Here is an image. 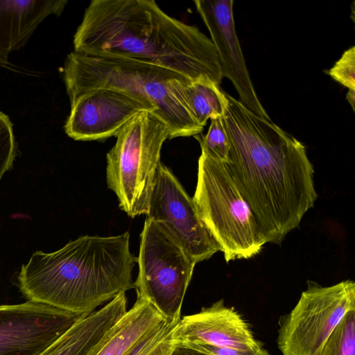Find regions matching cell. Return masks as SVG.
<instances>
[{
	"instance_id": "cell-1",
	"label": "cell",
	"mask_w": 355,
	"mask_h": 355,
	"mask_svg": "<svg viewBox=\"0 0 355 355\" xmlns=\"http://www.w3.org/2000/svg\"><path fill=\"white\" fill-rule=\"evenodd\" d=\"M225 96L222 121L230 143L225 164L266 243L280 244L318 198L313 166L295 137Z\"/></svg>"
},
{
	"instance_id": "cell-2",
	"label": "cell",
	"mask_w": 355,
	"mask_h": 355,
	"mask_svg": "<svg viewBox=\"0 0 355 355\" xmlns=\"http://www.w3.org/2000/svg\"><path fill=\"white\" fill-rule=\"evenodd\" d=\"M74 51L131 58L192 81L223 78L216 49L198 28L167 15L153 0H93L73 36Z\"/></svg>"
},
{
	"instance_id": "cell-3",
	"label": "cell",
	"mask_w": 355,
	"mask_h": 355,
	"mask_svg": "<svg viewBox=\"0 0 355 355\" xmlns=\"http://www.w3.org/2000/svg\"><path fill=\"white\" fill-rule=\"evenodd\" d=\"M135 262L128 232L105 237L83 236L55 252H34L21 268L18 286L29 301L87 315L135 288Z\"/></svg>"
},
{
	"instance_id": "cell-4",
	"label": "cell",
	"mask_w": 355,
	"mask_h": 355,
	"mask_svg": "<svg viewBox=\"0 0 355 355\" xmlns=\"http://www.w3.org/2000/svg\"><path fill=\"white\" fill-rule=\"evenodd\" d=\"M63 78L69 101L98 88L132 94L162 119L169 139L195 136L203 127L186 107L181 87L192 80L171 69L138 60L97 56L73 51L65 60Z\"/></svg>"
},
{
	"instance_id": "cell-5",
	"label": "cell",
	"mask_w": 355,
	"mask_h": 355,
	"mask_svg": "<svg viewBox=\"0 0 355 355\" xmlns=\"http://www.w3.org/2000/svg\"><path fill=\"white\" fill-rule=\"evenodd\" d=\"M192 199L227 263L252 258L262 250L264 236L225 163L201 153Z\"/></svg>"
},
{
	"instance_id": "cell-6",
	"label": "cell",
	"mask_w": 355,
	"mask_h": 355,
	"mask_svg": "<svg viewBox=\"0 0 355 355\" xmlns=\"http://www.w3.org/2000/svg\"><path fill=\"white\" fill-rule=\"evenodd\" d=\"M107 153L106 182L119 208L130 217L146 214L164 142L170 137L165 122L144 111L116 135Z\"/></svg>"
},
{
	"instance_id": "cell-7",
	"label": "cell",
	"mask_w": 355,
	"mask_h": 355,
	"mask_svg": "<svg viewBox=\"0 0 355 355\" xmlns=\"http://www.w3.org/2000/svg\"><path fill=\"white\" fill-rule=\"evenodd\" d=\"M137 297L170 322H178L196 263L158 222L146 218L140 234Z\"/></svg>"
},
{
	"instance_id": "cell-8",
	"label": "cell",
	"mask_w": 355,
	"mask_h": 355,
	"mask_svg": "<svg viewBox=\"0 0 355 355\" xmlns=\"http://www.w3.org/2000/svg\"><path fill=\"white\" fill-rule=\"evenodd\" d=\"M355 310V283L323 286L309 281L295 306L279 320L277 347L283 355H320L343 318Z\"/></svg>"
},
{
	"instance_id": "cell-9",
	"label": "cell",
	"mask_w": 355,
	"mask_h": 355,
	"mask_svg": "<svg viewBox=\"0 0 355 355\" xmlns=\"http://www.w3.org/2000/svg\"><path fill=\"white\" fill-rule=\"evenodd\" d=\"M146 216L162 225L196 263L221 252L193 199L172 171L160 162Z\"/></svg>"
},
{
	"instance_id": "cell-10",
	"label": "cell",
	"mask_w": 355,
	"mask_h": 355,
	"mask_svg": "<svg viewBox=\"0 0 355 355\" xmlns=\"http://www.w3.org/2000/svg\"><path fill=\"white\" fill-rule=\"evenodd\" d=\"M84 315L29 300L0 305V355H40Z\"/></svg>"
},
{
	"instance_id": "cell-11",
	"label": "cell",
	"mask_w": 355,
	"mask_h": 355,
	"mask_svg": "<svg viewBox=\"0 0 355 355\" xmlns=\"http://www.w3.org/2000/svg\"><path fill=\"white\" fill-rule=\"evenodd\" d=\"M66 134L76 141L103 140L116 136L134 116L153 110L127 92L105 88L89 90L70 101Z\"/></svg>"
},
{
	"instance_id": "cell-12",
	"label": "cell",
	"mask_w": 355,
	"mask_h": 355,
	"mask_svg": "<svg viewBox=\"0 0 355 355\" xmlns=\"http://www.w3.org/2000/svg\"><path fill=\"white\" fill-rule=\"evenodd\" d=\"M196 8L208 29L223 77L233 84L239 101L257 115L271 119L257 94L236 35L232 0H196Z\"/></svg>"
},
{
	"instance_id": "cell-13",
	"label": "cell",
	"mask_w": 355,
	"mask_h": 355,
	"mask_svg": "<svg viewBox=\"0 0 355 355\" xmlns=\"http://www.w3.org/2000/svg\"><path fill=\"white\" fill-rule=\"evenodd\" d=\"M176 346L207 344L252 350L262 347L248 322L223 300L180 318L174 330Z\"/></svg>"
},
{
	"instance_id": "cell-14",
	"label": "cell",
	"mask_w": 355,
	"mask_h": 355,
	"mask_svg": "<svg viewBox=\"0 0 355 355\" xmlns=\"http://www.w3.org/2000/svg\"><path fill=\"white\" fill-rule=\"evenodd\" d=\"M66 0L0 1V67L21 49L38 25L51 15H60Z\"/></svg>"
},
{
	"instance_id": "cell-15",
	"label": "cell",
	"mask_w": 355,
	"mask_h": 355,
	"mask_svg": "<svg viewBox=\"0 0 355 355\" xmlns=\"http://www.w3.org/2000/svg\"><path fill=\"white\" fill-rule=\"evenodd\" d=\"M127 311L125 293L85 315L40 355H87Z\"/></svg>"
},
{
	"instance_id": "cell-16",
	"label": "cell",
	"mask_w": 355,
	"mask_h": 355,
	"mask_svg": "<svg viewBox=\"0 0 355 355\" xmlns=\"http://www.w3.org/2000/svg\"><path fill=\"white\" fill-rule=\"evenodd\" d=\"M164 319L148 302L137 297L132 306L127 310L87 355H123Z\"/></svg>"
},
{
	"instance_id": "cell-17",
	"label": "cell",
	"mask_w": 355,
	"mask_h": 355,
	"mask_svg": "<svg viewBox=\"0 0 355 355\" xmlns=\"http://www.w3.org/2000/svg\"><path fill=\"white\" fill-rule=\"evenodd\" d=\"M184 103L194 120L202 127L209 119L223 116L228 105L225 92L209 79H199L182 85Z\"/></svg>"
},
{
	"instance_id": "cell-18",
	"label": "cell",
	"mask_w": 355,
	"mask_h": 355,
	"mask_svg": "<svg viewBox=\"0 0 355 355\" xmlns=\"http://www.w3.org/2000/svg\"><path fill=\"white\" fill-rule=\"evenodd\" d=\"M178 322L164 319L144 334L123 355H172L176 347L174 330Z\"/></svg>"
},
{
	"instance_id": "cell-19",
	"label": "cell",
	"mask_w": 355,
	"mask_h": 355,
	"mask_svg": "<svg viewBox=\"0 0 355 355\" xmlns=\"http://www.w3.org/2000/svg\"><path fill=\"white\" fill-rule=\"evenodd\" d=\"M198 141L201 153L227 164L229 162L230 143L222 121V116L211 119L207 133L194 136Z\"/></svg>"
},
{
	"instance_id": "cell-20",
	"label": "cell",
	"mask_w": 355,
	"mask_h": 355,
	"mask_svg": "<svg viewBox=\"0 0 355 355\" xmlns=\"http://www.w3.org/2000/svg\"><path fill=\"white\" fill-rule=\"evenodd\" d=\"M320 355H355V310L349 311L333 331Z\"/></svg>"
},
{
	"instance_id": "cell-21",
	"label": "cell",
	"mask_w": 355,
	"mask_h": 355,
	"mask_svg": "<svg viewBox=\"0 0 355 355\" xmlns=\"http://www.w3.org/2000/svg\"><path fill=\"white\" fill-rule=\"evenodd\" d=\"M17 150L12 124L8 116L0 111V180L12 168Z\"/></svg>"
},
{
	"instance_id": "cell-22",
	"label": "cell",
	"mask_w": 355,
	"mask_h": 355,
	"mask_svg": "<svg viewBox=\"0 0 355 355\" xmlns=\"http://www.w3.org/2000/svg\"><path fill=\"white\" fill-rule=\"evenodd\" d=\"M328 74L348 89H355V47L345 51L327 71Z\"/></svg>"
},
{
	"instance_id": "cell-23",
	"label": "cell",
	"mask_w": 355,
	"mask_h": 355,
	"mask_svg": "<svg viewBox=\"0 0 355 355\" xmlns=\"http://www.w3.org/2000/svg\"><path fill=\"white\" fill-rule=\"evenodd\" d=\"M187 347L191 348L208 355H270L268 351L263 347L252 350H241L207 344H196L187 346Z\"/></svg>"
},
{
	"instance_id": "cell-24",
	"label": "cell",
	"mask_w": 355,
	"mask_h": 355,
	"mask_svg": "<svg viewBox=\"0 0 355 355\" xmlns=\"http://www.w3.org/2000/svg\"><path fill=\"white\" fill-rule=\"evenodd\" d=\"M172 355H208L201 352L183 346H176Z\"/></svg>"
},
{
	"instance_id": "cell-25",
	"label": "cell",
	"mask_w": 355,
	"mask_h": 355,
	"mask_svg": "<svg viewBox=\"0 0 355 355\" xmlns=\"http://www.w3.org/2000/svg\"><path fill=\"white\" fill-rule=\"evenodd\" d=\"M346 98L351 105L352 110L354 111L355 104V89H349L346 96Z\"/></svg>"
}]
</instances>
